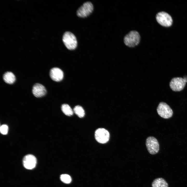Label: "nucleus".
<instances>
[{"label":"nucleus","mask_w":187,"mask_h":187,"mask_svg":"<svg viewBox=\"0 0 187 187\" xmlns=\"http://www.w3.org/2000/svg\"><path fill=\"white\" fill-rule=\"evenodd\" d=\"M140 36L139 33L135 31H130L124 38L125 44L130 47H133L137 45L139 43Z\"/></svg>","instance_id":"nucleus-1"},{"label":"nucleus","mask_w":187,"mask_h":187,"mask_svg":"<svg viewBox=\"0 0 187 187\" xmlns=\"http://www.w3.org/2000/svg\"><path fill=\"white\" fill-rule=\"evenodd\" d=\"M63 42L66 48L69 50L75 49L77 46V41L75 35L71 32L66 31L64 34Z\"/></svg>","instance_id":"nucleus-2"},{"label":"nucleus","mask_w":187,"mask_h":187,"mask_svg":"<svg viewBox=\"0 0 187 187\" xmlns=\"http://www.w3.org/2000/svg\"><path fill=\"white\" fill-rule=\"evenodd\" d=\"M157 110L159 115L165 119L170 118L173 115V111L171 109L168 105L164 102L160 103Z\"/></svg>","instance_id":"nucleus-3"},{"label":"nucleus","mask_w":187,"mask_h":187,"mask_svg":"<svg viewBox=\"0 0 187 187\" xmlns=\"http://www.w3.org/2000/svg\"><path fill=\"white\" fill-rule=\"evenodd\" d=\"M146 146L149 152L154 155L157 153L159 150V144L157 139L152 136L148 137L146 141Z\"/></svg>","instance_id":"nucleus-4"},{"label":"nucleus","mask_w":187,"mask_h":187,"mask_svg":"<svg viewBox=\"0 0 187 187\" xmlns=\"http://www.w3.org/2000/svg\"><path fill=\"white\" fill-rule=\"evenodd\" d=\"M156 18L157 22L163 26L169 27L172 25L173 21L172 17L165 12L162 11L158 13Z\"/></svg>","instance_id":"nucleus-5"},{"label":"nucleus","mask_w":187,"mask_h":187,"mask_svg":"<svg viewBox=\"0 0 187 187\" xmlns=\"http://www.w3.org/2000/svg\"><path fill=\"white\" fill-rule=\"evenodd\" d=\"M93 9V5L90 2H85L77 10V15L81 18L86 17L92 13Z\"/></svg>","instance_id":"nucleus-6"},{"label":"nucleus","mask_w":187,"mask_h":187,"mask_svg":"<svg viewBox=\"0 0 187 187\" xmlns=\"http://www.w3.org/2000/svg\"><path fill=\"white\" fill-rule=\"evenodd\" d=\"M95 137L96 140L100 143L104 144L107 142L110 138L109 131L103 128H99L96 131Z\"/></svg>","instance_id":"nucleus-7"},{"label":"nucleus","mask_w":187,"mask_h":187,"mask_svg":"<svg viewBox=\"0 0 187 187\" xmlns=\"http://www.w3.org/2000/svg\"><path fill=\"white\" fill-rule=\"evenodd\" d=\"M186 83L183 78L174 77L171 80L169 85L170 88L173 91H179L183 89Z\"/></svg>","instance_id":"nucleus-8"},{"label":"nucleus","mask_w":187,"mask_h":187,"mask_svg":"<svg viewBox=\"0 0 187 187\" xmlns=\"http://www.w3.org/2000/svg\"><path fill=\"white\" fill-rule=\"evenodd\" d=\"M37 163V159L34 155L28 154L25 156L23 159L24 167L28 169L31 170L35 168Z\"/></svg>","instance_id":"nucleus-9"},{"label":"nucleus","mask_w":187,"mask_h":187,"mask_svg":"<svg viewBox=\"0 0 187 187\" xmlns=\"http://www.w3.org/2000/svg\"><path fill=\"white\" fill-rule=\"evenodd\" d=\"M46 92L45 87L42 84L37 83L33 86L32 89V93L36 97H41L45 95Z\"/></svg>","instance_id":"nucleus-10"},{"label":"nucleus","mask_w":187,"mask_h":187,"mask_svg":"<svg viewBox=\"0 0 187 187\" xmlns=\"http://www.w3.org/2000/svg\"><path fill=\"white\" fill-rule=\"evenodd\" d=\"M50 76L51 79L56 82L61 81L63 77V73L62 70L57 68L51 69L50 72Z\"/></svg>","instance_id":"nucleus-11"},{"label":"nucleus","mask_w":187,"mask_h":187,"mask_svg":"<svg viewBox=\"0 0 187 187\" xmlns=\"http://www.w3.org/2000/svg\"><path fill=\"white\" fill-rule=\"evenodd\" d=\"M3 78L4 82L7 83L11 84L13 83L16 80L14 74L11 72H6L3 75Z\"/></svg>","instance_id":"nucleus-12"},{"label":"nucleus","mask_w":187,"mask_h":187,"mask_svg":"<svg viewBox=\"0 0 187 187\" xmlns=\"http://www.w3.org/2000/svg\"><path fill=\"white\" fill-rule=\"evenodd\" d=\"M152 187H168V184L165 180L162 178H157L152 184Z\"/></svg>","instance_id":"nucleus-13"},{"label":"nucleus","mask_w":187,"mask_h":187,"mask_svg":"<svg viewBox=\"0 0 187 187\" xmlns=\"http://www.w3.org/2000/svg\"><path fill=\"white\" fill-rule=\"evenodd\" d=\"M61 110L63 113L66 115L70 116L73 114V111L70 107L67 104H64L61 107Z\"/></svg>","instance_id":"nucleus-14"},{"label":"nucleus","mask_w":187,"mask_h":187,"mask_svg":"<svg viewBox=\"0 0 187 187\" xmlns=\"http://www.w3.org/2000/svg\"><path fill=\"white\" fill-rule=\"evenodd\" d=\"M73 110L75 113L79 118H82L85 115L84 111L80 106H76L74 108Z\"/></svg>","instance_id":"nucleus-15"},{"label":"nucleus","mask_w":187,"mask_h":187,"mask_svg":"<svg viewBox=\"0 0 187 187\" xmlns=\"http://www.w3.org/2000/svg\"><path fill=\"white\" fill-rule=\"evenodd\" d=\"M61 180L63 183L68 184L71 182V177L69 175L66 174L62 175L60 176Z\"/></svg>","instance_id":"nucleus-16"},{"label":"nucleus","mask_w":187,"mask_h":187,"mask_svg":"<svg viewBox=\"0 0 187 187\" xmlns=\"http://www.w3.org/2000/svg\"><path fill=\"white\" fill-rule=\"evenodd\" d=\"M8 127L7 125H3L0 127V132L2 134H6L8 133Z\"/></svg>","instance_id":"nucleus-17"}]
</instances>
